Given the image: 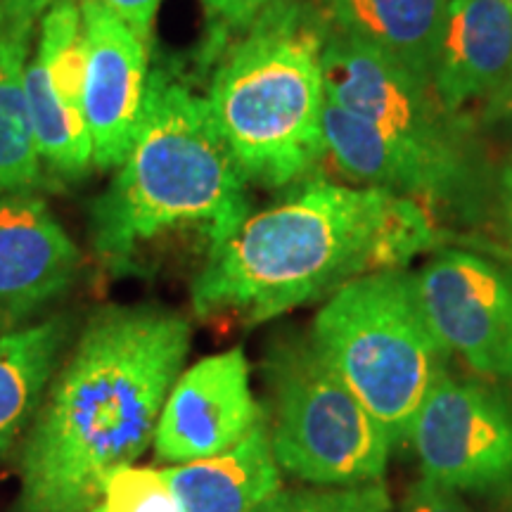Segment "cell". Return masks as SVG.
Returning a JSON list of instances; mask_svg holds the SVG:
<instances>
[{"label":"cell","instance_id":"cell-1","mask_svg":"<svg viewBox=\"0 0 512 512\" xmlns=\"http://www.w3.org/2000/svg\"><path fill=\"white\" fill-rule=\"evenodd\" d=\"M188 318L155 304L102 306L50 382L19 458L15 512H86L114 470L155 439L190 351Z\"/></svg>","mask_w":512,"mask_h":512},{"label":"cell","instance_id":"cell-2","mask_svg":"<svg viewBox=\"0 0 512 512\" xmlns=\"http://www.w3.org/2000/svg\"><path fill=\"white\" fill-rule=\"evenodd\" d=\"M434 240L418 200L313 178L211 242L192 280V309L259 325L361 275L403 268Z\"/></svg>","mask_w":512,"mask_h":512},{"label":"cell","instance_id":"cell-3","mask_svg":"<svg viewBox=\"0 0 512 512\" xmlns=\"http://www.w3.org/2000/svg\"><path fill=\"white\" fill-rule=\"evenodd\" d=\"M245 185L207 98L155 69L124 162L91 202L93 252L112 273H131L171 230L202 226L211 245L249 214Z\"/></svg>","mask_w":512,"mask_h":512},{"label":"cell","instance_id":"cell-4","mask_svg":"<svg viewBox=\"0 0 512 512\" xmlns=\"http://www.w3.org/2000/svg\"><path fill=\"white\" fill-rule=\"evenodd\" d=\"M328 31L311 0H280L216 64L204 98L247 181L285 188L325 155L320 53Z\"/></svg>","mask_w":512,"mask_h":512},{"label":"cell","instance_id":"cell-5","mask_svg":"<svg viewBox=\"0 0 512 512\" xmlns=\"http://www.w3.org/2000/svg\"><path fill=\"white\" fill-rule=\"evenodd\" d=\"M309 337L392 446L408 439L425 396L448 373L451 354L422 311L415 273L403 268L344 283L316 313Z\"/></svg>","mask_w":512,"mask_h":512},{"label":"cell","instance_id":"cell-6","mask_svg":"<svg viewBox=\"0 0 512 512\" xmlns=\"http://www.w3.org/2000/svg\"><path fill=\"white\" fill-rule=\"evenodd\" d=\"M268 434L275 463L316 486L377 482L392 441L311 337L275 339L264 358Z\"/></svg>","mask_w":512,"mask_h":512},{"label":"cell","instance_id":"cell-7","mask_svg":"<svg viewBox=\"0 0 512 512\" xmlns=\"http://www.w3.org/2000/svg\"><path fill=\"white\" fill-rule=\"evenodd\" d=\"M325 98L366 119L437 178L444 202L475 190L470 131L448 112L437 91L361 38L330 27L323 53Z\"/></svg>","mask_w":512,"mask_h":512},{"label":"cell","instance_id":"cell-8","mask_svg":"<svg viewBox=\"0 0 512 512\" xmlns=\"http://www.w3.org/2000/svg\"><path fill=\"white\" fill-rule=\"evenodd\" d=\"M422 477L484 498L512 491V396L479 380L444 373L408 432Z\"/></svg>","mask_w":512,"mask_h":512},{"label":"cell","instance_id":"cell-9","mask_svg":"<svg viewBox=\"0 0 512 512\" xmlns=\"http://www.w3.org/2000/svg\"><path fill=\"white\" fill-rule=\"evenodd\" d=\"M418 297L448 354L486 380L512 384V271L446 249L415 273Z\"/></svg>","mask_w":512,"mask_h":512},{"label":"cell","instance_id":"cell-10","mask_svg":"<svg viewBox=\"0 0 512 512\" xmlns=\"http://www.w3.org/2000/svg\"><path fill=\"white\" fill-rule=\"evenodd\" d=\"M266 411L249 382V361L240 347L207 356L178 375L155 427L157 460L192 463L240 444Z\"/></svg>","mask_w":512,"mask_h":512},{"label":"cell","instance_id":"cell-11","mask_svg":"<svg viewBox=\"0 0 512 512\" xmlns=\"http://www.w3.org/2000/svg\"><path fill=\"white\" fill-rule=\"evenodd\" d=\"M81 252L36 190L0 197V335L74 285Z\"/></svg>","mask_w":512,"mask_h":512},{"label":"cell","instance_id":"cell-12","mask_svg":"<svg viewBox=\"0 0 512 512\" xmlns=\"http://www.w3.org/2000/svg\"><path fill=\"white\" fill-rule=\"evenodd\" d=\"M86 31L83 117L93 145L95 169L124 162L143 107L150 46L105 5L81 0Z\"/></svg>","mask_w":512,"mask_h":512},{"label":"cell","instance_id":"cell-13","mask_svg":"<svg viewBox=\"0 0 512 512\" xmlns=\"http://www.w3.org/2000/svg\"><path fill=\"white\" fill-rule=\"evenodd\" d=\"M432 86L448 112L512 86L508 0H448Z\"/></svg>","mask_w":512,"mask_h":512},{"label":"cell","instance_id":"cell-14","mask_svg":"<svg viewBox=\"0 0 512 512\" xmlns=\"http://www.w3.org/2000/svg\"><path fill=\"white\" fill-rule=\"evenodd\" d=\"M342 34L361 38L432 86L448 0H311ZM434 88V86H432Z\"/></svg>","mask_w":512,"mask_h":512},{"label":"cell","instance_id":"cell-15","mask_svg":"<svg viewBox=\"0 0 512 512\" xmlns=\"http://www.w3.org/2000/svg\"><path fill=\"white\" fill-rule=\"evenodd\" d=\"M183 512H254L280 489L268 422L219 456L164 470Z\"/></svg>","mask_w":512,"mask_h":512},{"label":"cell","instance_id":"cell-16","mask_svg":"<svg viewBox=\"0 0 512 512\" xmlns=\"http://www.w3.org/2000/svg\"><path fill=\"white\" fill-rule=\"evenodd\" d=\"M325 152L342 174L366 188L387 190L411 200L444 202L437 178L401 145L387 138L366 119L354 117L325 98L323 112Z\"/></svg>","mask_w":512,"mask_h":512},{"label":"cell","instance_id":"cell-17","mask_svg":"<svg viewBox=\"0 0 512 512\" xmlns=\"http://www.w3.org/2000/svg\"><path fill=\"white\" fill-rule=\"evenodd\" d=\"M69 335L72 323L67 316H53L0 335V458L36 418L67 351Z\"/></svg>","mask_w":512,"mask_h":512},{"label":"cell","instance_id":"cell-18","mask_svg":"<svg viewBox=\"0 0 512 512\" xmlns=\"http://www.w3.org/2000/svg\"><path fill=\"white\" fill-rule=\"evenodd\" d=\"M31 34L34 24L0 22V197L36 190L43 178L24 88Z\"/></svg>","mask_w":512,"mask_h":512},{"label":"cell","instance_id":"cell-19","mask_svg":"<svg viewBox=\"0 0 512 512\" xmlns=\"http://www.w3.org/2000/svg\"><path fill=\"white\" fill-rule=\"evenodd\" d=\"M387 486L382 479L354 486L278 489L254 512H389Z\"/></svg>","mask_w":512,"mask_h":512},{"label":"cell","instance_id":"cell-20","mask_svg":"<svg viewBox=\"0 0 512 512\" xmlns=\"http://www.w3.org/2000/svg\"><path fill=\"white\" fill-rule=\"evenodd\" d=\"M100 505L102 512H183L164 470L136 465L112 472Z\"/></svg>","mask_w":512,"mask_h":512},{"label":"cell","instance_id":"cell-21","mask_svg":"<svg viewBox=\"0 0 512 512\" xmlns=\"http://www.w3.org/2000/svg\"><path fill=\"white\" fill-rule=\"evenodd\" d=\"M399 512H475L463 501L458 491L446 489L422 477L408 489Z\"/></svg>","mask_w":512,"mask_h":512},{"label":"cell","instance_id":"cell-22","mask_svg":"<svg viewBox=\"0 0 512 512\" xmlns=\"http://www.w3.org/2000/svg\"><path fill=\"white\" fill-rule=\"evenodd\" d=\"M95 3L105 5L119 19H124L128 27L150 46L152 29H155V19L162 0H95Z\"/></svg>","mask_w":512,"mask_h":512},{"label":"cell","instance_id":"cell-23","mask_svg":"<svg viewBox=\"0 0 512 512\" xmlns=\"http://www.w3.org/2000/svg\"><path fill=\"white\" fill-rule=\"evenodd\" d=\"M214 17H219L228 29H245L261 12L280 0H202Z\"/></svg>","mask_w":512,"mask_h":512},{"label":"cell","instance_id":"cell-24","mask_svg":"<svg viewBox=\"0 0 512 512\" xmlns=\"http://www.w3.org/2000/svg\"><path fill=\"white\" fill-rule=\"evenodd\" d=\"M55 0H0V22L34 24Z\"/></svg>","mask_w":512,"mask_h":512},{"label":"cell","instance_id":"cell-25","mask_svg":"<svg viewBox=\"0 0 512 512\" xmlns=\"http://www.w3.org/2000/svg\"><path fill=\"white\" fill-rule=\"evenodd\" d=\"M86 512H102V505L98 503V505H95V508H91V510H86Z\"/></svg>","mask_w":512,"mask_h":512},{"label":"cell","instance_id":"cell-26","mask_svg":"<svg viewBox=\"0 0 512 512\" xmlns=\"http://www.w3.org/2000/svg\"><path fill=\"white\" fill-rule=\"evenodd\" d=\"M508 3H510V5H512V0H508Z\"/></svg>","mask_w":512,"mask_h":512},{"label":"cell","instance_id":"cell-27","mask_svg":"<svg viewBox=\"0 0 512 512\" xmlns=\"http://www.w3.org/2000/svg\"><path fill=\"white\" fill-rule=\"evenodd\" d=\"M510 211H512V204H510Z\"/></svg>","mask_w":512,"mask_h":512}]
</instances>
